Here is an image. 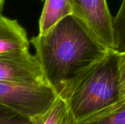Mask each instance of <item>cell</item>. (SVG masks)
<instances>
[{"label": "cell", "instance_id": "1", "mask_svg": "<svg viewBox=\"0 0 125 124\" xmlns=\"http://www.w3.org/2000/svg\"><path fill=\"white\" fill-rule=\"evenodd\" d=\"M47 84L57 92L81 69L107 51L73 15L29 39Z\"/></svg>", "mask_w": 125, "mask_h": 124}, {"label": "cell", "instance_id": "2", "mask_svg": "<svg viewBox=\"0 0 125 124\" xmlns=\"http://www.w3.org/2000/svg\"><path fill=\"white\" fill-rule=\"evenodd\" d=\"M58 93L78 121L119 102L116 51L107 50L81 69Z\"/></svg>", "mask_w": 125, "mask_h": 124}, {"label": "cell", "instance_id": "3", "mask_svg": "<svg viewBox=\"0 0 125 124\" xmlns=\"http://www.w3.org/2000/svg\"><path fill=\"white\" fill-rule=\"evenodd\" d=\"M58 92L47 85H18L0 81V105L34 118L53 104Z\"/></svg>", "mask_w": 125, "mask_h": 124}, {"label": "cell", "instance_id": "4", "mask_svg": "<svg viewBox=\"0 0 125 124\" xmlns=\"http://www.w3.org/2000/svg\"><path fill=\"white\" fill-rule=\"evenodd\" d=\"M73 15L107 50H116L113 16L107 0H73Z\"/></svg>", "mask_w": 125, "mask_h": 124}, {"label": "cell", "instance_id": "5", "mask_svg": "<svg viewBox=\"0 0 125 124\" xmlns=\"http://www.w3.org/2000/svg\"><path fill=\"white\" fill-rule=\"evenodd\" d=\"M0 81L18 85H47L34 55L0 57Z\"/></svg>", "mask_w": 125, "mask_h": 124}, {"label": "cell", "instance_id": "6", "mask_svg": "<svg viewBox=\"0 0 125 124\" xmlns=\"http://www.w3.org/2000/svg\"><path fill=\"white\" fill-rule=\"evenodd\" d=\"M29 39L16 20L0 13V57L19 58L29 55Z\"/></svg>", "mask_w": 125, "mask_h": 124}, {"label": "cell", "instance_id": "7", "mask_svg": "<svg viewBox=\"0 0 125 124\" xmlns=\"http://www.w3.org/2000/svg\"><path fill=\"white\" fill-rule=\"evenodd\" d=\"M73 15V0H45L39 19V35L46 34L58 22Z\"/></svg>", "mask_w": 125, "mask_h": 124}, {"label": "cell", "instance_id": "8", "mask_svg": "<svg viewBox=\"0 0 125 124\" xmlns=\"http://www.w3.org/2000/svg\"><path fill=\"white\" fill-rule=\"evenodd\" d=\"M33 124H78L67 103L58 93L51 106L41 115L32 118Z\"/></svg>", "mask_w": 125, "mask_h": 124}, {"label": "cell", "instance_id": "9", "mask_svg": "<svg viewBox=\"0 0 125 124\" xmlns=\"http://www.w3.org/2000/svg\"><path fill=\"white\" fill-rule=\"evenodd\" d=\"M78 124H125V105L118 102L78 121Z\"/></svg>", "mask_w": 125, "mask_h": 124}, {"label": "cell", "instance_id": "10", "mask_svg": "<svg viewBox=\"0 0 125 124\" xmlns=\"http://www.w3.org/2000/svg\"><path fill=\"white\" fill-rule=\"evenodd\" d=\"M113 27L116 50H125V0H122L116 15L113 17Z\"/></svg>", "mask_w": 125, "mask_h": 124}, {"label": "cell", "instance_id": "11", "mask_svg": "<svg viewBox=\"0 0 125 124\" xmlns=\"http://www.w3.org/2000/svg\"><path fill=\"white\" fill-rule=\"evenodd\" d=\"M0 124H33L32 119L0 105Z\"/></svg>", "mask_w": 125, "mask_h": 124}, {"label": "cell", "instance_id": "12", "mask_svg": "<svg viewBox=\"0 0 125 124\" xmlns=\"http://www.w3.org/2000/svg\"><path fill=\"white\" fill-rule=\"evenodd\" d=\"M119 102L125 105V50L116 51Z\"/></svg>", "mask_w": 125, "mask_h": 124}, {"label": "cell", "instance_id": "13", "mask_svg": "<svg viewBox=\"0 0 125 124\" xmlns=\"http://www.w3.org/2000/svg\"><path fill=\"white\" fill-rule=\"evenodd\" d=\"M4 1H5V0H0V13H1V11H2L3 7H4Z\"/></svg>", "mask_w": 125, "mask_h": 124}]
</instances>
